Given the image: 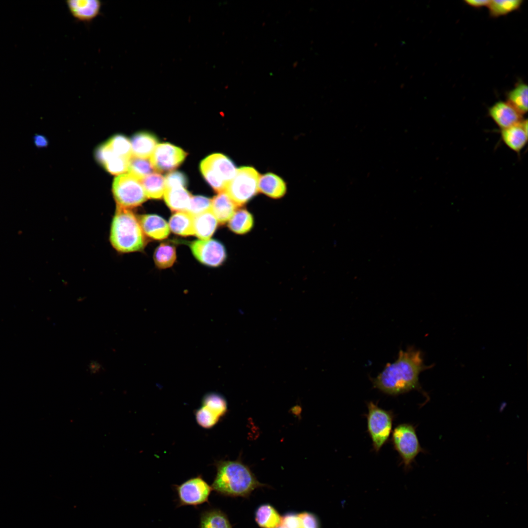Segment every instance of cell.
<instances>
[{
    "label": "cell",
    "mask_w": 528,
    "mask_h": 528,
    "mask_svg": "<svg viewBox=\"0 0 528 528\" xmlns=\"http://www.w3.org/2000/svg\"><path fill=\"white\" fill-rule=\"evenodd\" d=\"M434 364L425 365L422 352L413 346L405 351L400 350L397 358L392 363H387L383 370L375 377H370L374 388L388 396H396L412 391L420 392L426 398L429 397L419 382L420 374L432 368Z\"/></svg>",
    "instance_id": "obj_1"
},
{
    "label": "cell",
    "mask_w": 528,
    "mask_h": 528,
    "mask_svg": "<svg viewBox=\"0 0 528 528\" xmlns=\"http://www.w3.org/2000/svg\"><path fill=\"white\" fill-rule=\"evenodd\" d=\"M215 464L216 474L211 487L220 495L247 498L256 489L268 486L260 482L240 459L220 460Z\"/></svg>",
    "instance_id": "obj_2"
},
{
    "label": "cell",
    "mask_w": 528,
    "mask_h": 528,
    "mask_svg": "<svg viewBox=\"0 0 528 528\" xmlns=\"http://www.w3.org/2000/svg\"><path fill=\"white\" fill-rule=\"evenodd\" d=\"M110 241L113 247L123 253L143 249L146 241L139 220L129 209L117 206L112 220Z\"/></svg>",
    "instance_id": "obj_3"
},
{
    "label": "cell",
    "mask_w": 528,
    "mask_h": 528,
    "mask_svg": "<svg viewBox=\"0 0 528 528\" xmlns=\"http://www.w3.org/2000/svg\"><path fill=\"white\" fill-rule=\"evenodd\" d=\"M366 404L368 412L365 416L367 432L372 442L373 449L377 453L389 440L395 415L392 410L379 407L377 402L370 401Z\"/></svg>",
    "instance_id": "obj_4"
},
{
    "label": "cell",
    "mask_w": 528,
    "mask_h": 528,
    "mask_svg": "<svg viewBox=\"0 0 528 528\" xmlns=\"http://www.w3.org/2000/svg\"><path fill=\"white\" fill-rule=\"evenodd\" d=\"M391 441L406 470L411 468L419 453H426L419 443L416 426L410 423L397 425L392 431Z\"/></svg>",
    "instance_id": "obj_5"
},
{
    "label": "cell",
    "mask_w": 528,
    "mask_h": 528,
    "mask_svg": "<svg viewBox=\"0 0 528 528\" xmlns=\"http://www.w3.org/2000/svg\"><path fill=\"white\" fill-rule=\"evenodd\" d=\"M237 168L228 157L221 154H213L204 158L200 164L203 177L216 191H224L227 184L234 177Z\"/></svg>",
    "instance_id": "obj_6"
},
{
    "label": "cell",
    "mask_w": 528,
    "mask_h": 528,
    "mask_svg": "<svg viewBox=\"0 0 528 528\" xmlns=\"http://www.w3.org/2000/svg\"><path fill=\"white\" fill-rule=\"evenodd\" d=\"M259 173L253 167H242L237 169L234 177L227 184L224 191L238 207L242 206L259 192Z\"/></svg>",
    "instance_id": "obj_7"
},
{
    "label": "cell",
    "mask_w": 528,
    "mask_h": 528,
    "mask_svg": "<svg viewBox=\"0 0 528 528\" xmlns=\"http://www.w3.org/2000/svg\"><path fill=\"white\" fill-rule=\"evenodd\" d=\"M112 191L117 206L129 209L140 205L148 198L141 180L129 173L115 177Z\"/></svg>",
    "instance_id": "obj_8"
},
{
    "label": "cell",
    "mask_w": 528,
    "mask_h": 528,
    "mask_svg": "<svg viewBox=\"0 0 528 528\" xmlns=\"http://www.w3.org/2000/svg\"><path fill=\"white\" fill-rule=\"evenodd\" d=\"M176 493L177 507L192 506L197 508L205 503L212 490L210 486L200 475L191 478L180 484L174 485Z\"/></svg>",
    "instance_id": "obj_9"
},
{
    "label": "cell",
    "mask_w": 528,
    "mask_h": 528,
    "mask_svg": "<svg viewBox=\"0 0 528 528\" xmlns=\"http://www.w3.org/2000/svg\"><path fill=\"white\" fill-rule=\"evenodd\" d=\"M189 246L196 259L206 266H219L226 259L225 247L216 240H196L191 242Z\"/></svg>",
    "instance_id": "obj_10"
},
{
    "label": "cell",
    "mask_w": 528,
    "mask_h": 528,
    "mask_svg": "<svg viewBox=\"0 0 528 528\" xmlns=\"http://www.w3.org/2000/svg\"><path fill=\"white\" fill-rule=\"evenodd\" d=\"M187 154L181 148L169 143L158 144L150 157L154 170L167 172L177 167L184 160Z\"/></svg>",
    "instance_id": "obj_11"
},
{
    "label": "cell",
    "mask_w": 528,
    "mask_h": 528,
    "mask_svg": "<svg viewBox=\"0 0 528 528\" xmlns=\"http://www.w3.org/2000/svg\"><path fill=\"white\" fill-rule=\"evenodd\" d=\"M488 113L501 130L516 125L524 120L523 115L507 101L495 103L489 109Z\"/></svg>",
    "instance_id": "obj_12"
},
{
    "label": "cell",
    "mask_w": 528,
    "mask_h": 528,
    "mask_svg": "<svg viewBox=\"0 0 528 528\" xmlns=\"http://www.w3.org/2000/svg\"><path fill=\"white\" fill-rule=\"evenodd\" d=\"M66 3L71 16L85 23L95 19L100 14L103 5L99 0H68Z\"/></svg>",
    "instance_id": "obj_13"
},
{
    "label": "cell",
    "mask_w": 528,
    "mask_h": 528,
    "mask_svg": "<svg viewBox=\"0 0 528 528\" xmlns=\"http://www.w3.org/2000/svg\"><path fill=\"white\" fill-rule=\"evenodd\" d=\"M501 134L506 146L515 152H520L528 141L527 120L524 119L516 125L501 130Z\"/></svg>",
    "instance_id": "obj_14"
},
{
    "label": "cell",
    "mask_w": 528,
    "mask_h": 528,
    "mask_svg": "<svg viewBox=\"0 0 528 528\" xmlns=\"http://www.w3.org/2000/svg\"><path fill=\"white\" fill-rule=\"evenodd\" d=\"M138 220L144 234L152 239L163 240L169 235L170 228L168 224L163 218L158 215H143Z\"/></svg>",
    "instance_id": "obj_15"
},
{
    "label": "cell",
    "mask_w": 528,
    "mask_h": 528,
    "mask_svg": "<svg viewBox=\"0 0 528 528\" xmlns=\"http://www.w3.org/2000/svg\"><path fill=\"white\" fill-rule=\"evenodd\" d=\"M130 142L132 156L142 158L150 157L158 145L157 138L146 132L134 134Z\"/></svg>",
    "instance_id": "obj_16"
},
{
    "label": "cell",
    "mask_w": 528,
    "mask_h": 528,
    "mask_svg": "<svg viewBox=\"0 0 528 528\" xmlns=\"http://www.w3.org/2000/svg\"><path fill=\"white\" fill-rule=\"evenodd\" d=\"M286 191L284 180L277 175L267 173L259 177L258 191L272 198H280Z\"/></svg>",
    "instance_id": "obj_17"
},
{
    "label": "cell",
    "mask_w": 528,
    "mask_h": 528,
    "mask_svg": "<svg viewBox=\"0 0 528 528\" xmlns=\"http://www.w3.org/2000/svg\"><path fill=\"white\" fill-rule=\"evenodd\" d=\"M237 207L225 191L219 193L211 200V210L221 224L229 221Z\"/></svg>",
    "instance_id": "obj_18"
},
{
    "label": "cell",
    "mask_w": 528,
    "mask_h": 528,
    "mask_svg": "<svg viewBox=\"0 0 528 528\" xmlns=\"http://www.w3.org/2000/svg\"><path fill=\"white\" fill-rule=\"evenodd\" d=\"M193 216L194 235L201 240L209 239L218 222L211 209Z\"/></svg>",
    "instance_id": "obj_19"
},
{
    "label": "cell",
    "mask_w": 528,
    "mask_h": 528,
    "mask_svg": "<svg viewBox=\"0 0 528 528\" xmlns=\"http://www.w3.org/2000/svg\"><path fill=\"white\" fill-rule=\"evenodd\" d=\"M164 198L169 208L173 211H187L191 196L183 187L166 188Z\"/></svg>",
    "instance_id": "obj_20"
},
{
    "label": "cell",
    "mask_w": 528,
    "mask_h": 528,
    "mask_svg": "<svg viewBox=\"0 0 528 528\" xmlns=\"http://www.w3.org/2000/svg\"><path fill=\"white\" fill-rule=\"evenodd\" d=\"M199 528H232L227 514L219 508L211 507L201 512Z\"/></svg>",
    "instance_id": "obj_21"
},
{
    "label": "cell",
    "mask_w": 528,
    "mask_h": 528,
    "mask_svg": "<svg viewBox=\"0 0 528 528\" xmlns=\"http://www.w3.org/2000/svg\"><path fill=\"white\" fill-rule=\"evenodd\" d=\"M194 216L187 211L177 212L170 218V229L175 234L188 236L194 235Z\"/></svg>",
    "instance_id": "obj_22"
},
{
    "label": "cell",
    "mask_w": 528,
    "mask_h": 528,
    "mask_svg": "<svg viewBox=\"0 0 528 528\" xmlns=\"http://www.w3.org/2000/svg\"><path fill=\"white\" fill-rule=\"evenodd\" d=\"M255 520L261 528H275L281 524L282 516L273 506L265 504L256 510Z\"/></svg>",
    "instance_id": "obj_23"
},
{
    "label": "cell",
    "mask_w": 528,
    "mask_h": 528,
    "mask_svg": "<svg viewBox=\"0 0 528 528\" xmlns=\"http://www.w3.org/2000/svg\"><path fill=\"white\" fill-rule=\"evenodd\" d=\"M252 215L246 209L236 210L228 221L229 228L234 233L243 235L249 232L254 226Z\"/></svg>",
    "instance_id": "obj_24"
},
{
    "label": "cell",
    "mask_w": 528,
    "mask_h": 528,
    "mask_svg": "<svg viewBox=\"0 0 528 528\" xmlns=\"http://www.w3.org/2000/svg\"><path fill=\"white\" fill-rule=\"evenodd\" d=\"M141 182L148 198L158 199L164 194L165 178L161 174L152 173L142 178Z\"/></svg>",
    "instance_id": "obj_25"
},
{
    "label": "cell",
    "mask_w": 528,
    "mask_h": 528,
    "mask_svg": "<svg viewBox=\"0 0 528 528\" xmlns=\"http://www.w3.org/2000/svg\"><path fill=\"white\" fill-rule=\"evenodd\" d=\"M176 258V247L168 243L160 244L155 249L154 260L157 267L165 269L172 266Z\"/></svg>",
    "instance_id": "obj_26"
},
{
    "label": "cell",
    "mask_w": 528,
    "mask_h": 528,
    "mask_svg": "<svg viewBox=\"0 0 528 528\" xmlns=\"http://www.w3.org/2000/svg\"><path fill=\"white\" fill-rule=\"evenodd\" d=\"M522 114L528 111V86L520 83L510 90L507 95V101Z\"/></svg>",
    "instance_id": "obj_27"
},
{
    "label": "cell",
    "mask_w": 528,
    "mask_h": 528,
    "mask_svg": "<svg viewBox=\"0 0 528 528\" xmlns=\"http://www.w3.org/2000/svg\"><path fill=\"white\" fill-rule=\"evenodd\" d=\"M203 406L220 418L227 413V403L223 396L216 392H210L205 395L202 399Z\"/></svg>",
    "instance_id": "obj_28"
},
{
    "label": "cell",
    "mask_w": 528,
    "mask_h": 528,
    "mask_svg": "<svg viewBox=\"0 0 528 528\" xmlns=\"http://www.w3.org/2000/svg\"><path fill=\"white\" fill-rule=\"evenodd\" d=\"M154 170L150 159L142 158L132 156L129 161V173L140 180L152 173Z\"/></svg>",
    "instance_id": "obj_29"
},
{
    "label": "cell",
    "mask_w": 528,
    "mask_h": 528,
    "mask_svg": "<svg viewBox=\"0 0 528 528\" xmlns=\"http://www.w3.org/2000/svg\"><path fill=\"white\" fill-rule=\"evenodd\" d=\"M522 3L521 0H493L490 1L487 7L490 15L497 17L517 10Z\"/></svg>",
    "instance_id": "obj_30"
},
{
    "label": "cell",
    "mask_w": 528,
    "mask_h": 528,
    "mask_svg": "<svg viewBox=\"0 0 528 528\" xmlns=\"http://www.w3.org/2000/svg\"><path fill=\"white\" fill-rule=\"evenodd\" d=\"M113 153L116 155L129 159L132 156L130 140L122 134H116L107 142Z\"/></svg>",
    "instance_id": "obj_31"
},
{
    "label": "cell",
    "mask_w": 528,
    "mask_h": 528,
    "mask_svg": "<svg viewBox=\"0 0 528 528\" xmlns=\"http://www.w3.org/2000/svg\"><path fill=\"white\" fill-rule=\"evenodd\" d=\"M195 415L198 424L205 429H210L213 427L220 418L203 406L197 409Z\"/></svg>",
    "instance_id": "obj_32"
},
{
    "label": "cell",
    "mask_w": 528,
    "mask_h": 528,
    "mask_svg": "<svg viewBox=\"0 0 528 528\" xmlns=\"http://www.w3.org/2000/svg\"><path fill=\"white\" fill-rule=\"evenodd\" d=\"M129 159L114 155L107 160L103 166L109 173L119 175L128 171Z\"/></svg>",
    "instance_id": "obj_33"
},
{
    "label": "cell",
    "mask_w": 528,
    "mask_h": 528,
    "mask_svg": "<svg viewBox=\"0 0 528 528\" xmlns=\"http://www.w3.org/2000/svg\"><path fill=\"white\" fill-rule=\"evenodd\" d=\"M211 199L206 197L196 196L191 197L187 212L193 216L203 213L211 209Z\"/></svg>",
    "instance_id": "obj_34"
},
{
    "label": "cell",
    "mask_w": 528,
    "mask_h": 528,
    "mask_svg": "<svg viewBox=\"0 0 528 528\" xmlns=\"http://www.w3.org/2000/svg\"><path fill=\"white\" fill-rule=\"evenodd\" d=\"M165 178L166 188L176 187H185L187 183L186 176L179 172H171L168 174Z\"/></svg>",
    "instance_id": "obj_35"
},
{
    "label": "cell",
    "mask_w": 528,
    "mask_h": 528,
    "mask_svg": "<svg viewBox=\"0 0 528 528\" xmlns=\"http://www.w3.org/2000/svg\"><path fill=\"white\" fill-rule=\"evenodd\" d=\"M301 528H321L318 517L314 513L304 511L299 513Z\"/></svg>",
    "instance_id": "obj_36"
},
{
    "label": "cell",
    "mask_w": 528,
    "mask_h": 528,
    "mask_svg": "<svg viewBox=\"0 0 528 528\" xmlns=\"http://www.w3.org/2000/svg\"><path fill=\"white\" fill-rule=\"evenodd\" d=\"M281 524L286 528H301L299 513L288 512L282 516Z\"/></svg>",
    "instance_id": "obj_37"
},
{
    "label": "cell",
    "mask_w": 528,
    "mask_h": 528,
    "mask_svg": "<svg viewBox=\"0 0 528 528\" xmlns=\"http://www.w3.org/2000/svg\"><path fill=\"white\" fill-rule=\"evenodd\" d=\"M33 143L38 148L46 147L48 144L47 138L40 134H35L33 136Z\"/></svg>",
    "instance_id": "obj_38"
},
{
    "label": "cell",
    "mask_w": 528,
    "mask_h": 528,
    "mask_svg": "<svg viewBox=\"0 0 528 528\" xmlns=\"http://www.w3.org/2000/svg\"><path fill=\"white\" fill-rule=\"evenodd\" d=\"M490 0H466L464 2L468 5L474 7L487 6Z\"/></svg>",
    "instance_id": "obj_39"
},
{
    "label": "cell",
    "mask_w": 528,
    "mask_h": 528,
    "mask_svg": "<svg viewBox=\"0 0 528 528\" xmlns=\"http://www.w3.org/2000/svg\"><path fill=\"white\" fill-rule=\"evenodd\" d=\"M101 368V365L96 361H92L89 366V368L93 373H95L99 371Z\"/></svg>",
    "instance_id": "obj_40"
},
{
    "label": "cell",
    "mask_w": 528,
    "mask_h": 528,
    "mask_svg": "<svg viewBox=\"0 0 528 528\" xmlns=\"http://www.w3.org/2000/svg\"><path fill=\"white\" fill-rule=\"evenodd\" d=\"M275 528H286L283 525L281 524L280 525H279V526H278V527H276Z\"/></svg>",
    "instance_id": "obj_41"
}]
</instances>
